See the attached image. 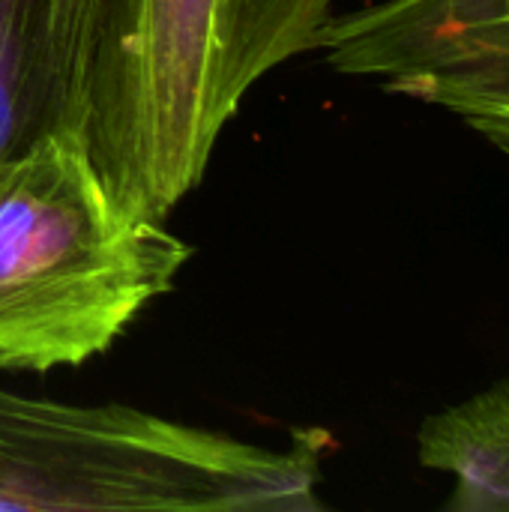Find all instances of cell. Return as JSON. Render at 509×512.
I'll return each mask as SVG.
<instances>
[{"mask_svg": "<svg viewBox=\"0 0 509 512\" xmlns=\"http://www.w3.org/2000/svg\"><path fill=\"white\" fill-rule=\"evenodd\" d=\"M339 0H99L87 144L111 192L165 222L246 93L318 48Z\"/></svg>", "mask_w": 509, "mask_h": 512, "instance_id": "6da1fadb", "label": "cell"}, {"mask_svg": "<svg viewBox=\"0 0 509 512\" xmlns=\"http://www.w3.org/2000/svg\"><path fill=\"white\" fill-rule=\"evenodd\" d=\"M192 246L126 207L84 129L0 162V372H51L105 354L177 282Z\"/></svg>", "mask_w": 509, "mask_h": 512, "instance_id": "7a4b0ae2", "label": "cell"}, {"mask_svg": "<svg viewBox=\"0 0 509 512\" xmlns=\"http://www.w3.org/2000/svg\"><path fill=\"white\" fill-rule=\"evenodd\" d=\"M324 447V432L273 450L129 405L0 387V510L315 512Z\"/></svg>", "mask_w": 509, "mask_h": 512, "instance_id": "3957f363", "label": "cell"}, {"mask_svg": "<svg viewBox=\"0 0 509 512\" xmlns=\"http://www.w3.org/2000/svg\"><path fill=\"white\" fill-rule=\"evenodd\" d=\"M315 51L342 75L456 114L509 159V0H378L336 12Z\"/></svg>", "mask_w": 509, "mask_h": 512, "instance_id": "277c9868", "label": "cell"}, {"mask_svg": "<svg viewBox=\"0 0 509 512\" xmlns=\"http://www.w3.org/2000/svg\"><path fill=\"white\" fill-rule=\"evenodd\" d=\"M99 0H0V162L87 126Z\"/></svg>", "mask_w": 509, "mask_h": 512, "instance_id": "5b68a950", "label": "cell"}, {"mask_svg": "<svg viewBox=\"0 0 509 512\" xmlns=\"http://www.w3.org/2000/svg\"><path fill=\"white\" fill-rule=\"evenodd\" d=\"M417 459L453 477L447 512H509V378L426 417Z\"/></svg>", "mask_w": 509, "mask_h": 512, "instance_id": "8992f818", "label": "cell"}]
</instances>
